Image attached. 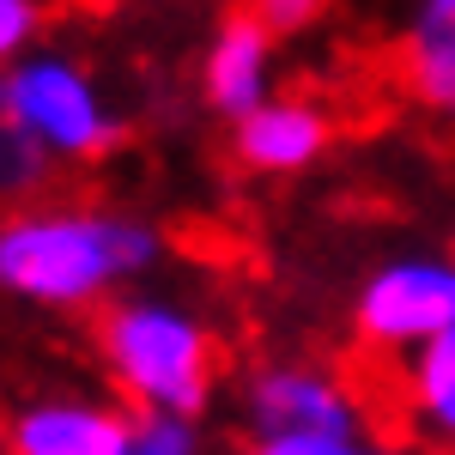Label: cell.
<instances>
[{"instance_id":"cell-10","label":"cell","mask_w":455,"mask_h":455,"mask_svg":"<svg viewBox=\"0 0 455 455\" xmlns=\"http://www.w3.org/2000/svg\"><path fill=\"white\" fill-rule=\"evenodd\" d=\"M401 395L425 437L455 443V328L419 347L413 358H401Z\"/></svg>"},{"instance_id":"cell-12","label":"cell","mask_w":455,"mask_h":455,"mask_svg":"<svg viewBox=\"0 0 455 455\" xmlns=\"http://www.w3.org/2000/svg\"><path fill=\"white\" fill-rule=\"evenodd\" d=\"M122 455H207V437H201V419L134 413V425H128V450Z\"/></svg>"},{"instance_id":"cell-6","label":"cell","mask_w":455,"mask_h":455,"mask_svg":"<svg viewBox=\"0 0 455 455\" xmlns=\"http://www.w3.org/2000/svg\"><path fill=\"white\" fill-rule=\"evenodd\" d=\"M134 413L104 395L55 388L6 419V455H122Z\"/></svg>"},{"instance_id":"cell-4","label":"cell","mask_w":455,"mask_h":455,"mask_svg":"<svg viewBox=\"0 0 455 455\" xmlns=\"http://www.w3.org/2000/svg\"><path fill=\"white\" fill-rule=\"evenodd\" d=\"M358 340L395 358H413L455 328V255L450 249H401L383 255L352 291Z\"/></svg>"},{"instance_id":"cell-5","label":"cell","mask_w":455,"mask_h":455,"mask_svg":"<svg viewBox=\"0 0 455 455\" xmlns=\"http://www.w3.org/2000/svg\"><path fill=\"white\" fill-rule=\"evenodd\" d=\"M243 413L255 437H364V401L347 377L310 358H267L249 371Z\"/></svg>"},{"instance_id":"cell-7","label":"cell","mask_w":455,"mask_h":455,"mask_svg":"<svg viewBox=\"0 0 455 455\" xmlns=\"http://www.w3.org/2000/svg\"><path fill=\"white\" fill-rule=\"evenodd\" d=\"M201 98L231 128L274 98V31L261 19H249V12L219 19V31L201 49Z\"/></svg>"},{"instance_id":"cell-8","label":"cell","mask_w":455,"mask_h":455,"mask_svg":"<svg viewBox=\"0 0 455 455\" xmlns=\"http://www.w3.org/2000/svg\"><path fill=\"white\" fill-rule=\"evenodd\" d=\"M334 140V122H328V109L310 104V98H267V104L243 116L237 128H231V152H237V164L255 176H298L322 164V152Z\"/></svg>"},{"instance_id":"cell-9","label":"cell","mask_w":455,"mask_h":455,"mask_svg":"<svg viewBox=\"0 0 455 455\" xmlns=\"http://www.w3.org/2000/svg\"><path fill=\"white\" fill-rule=\"evenodd\" d=\"M401 79L431 116L455 122V0H419L401 36Z\"/></svg>"},{"instance_id":"cell-11","label":"cell","mask_w":455,"mask_h":455,"mask_svg":"<svg viewBox=\"0 0 455 455\" xmlns=\"http://www.w3.org/2000/svg\"><path fill=\"white\" fill-rule=\"evenodd\" d=\"M55 176V158L31 140L25 116L12 109V92H6V73H0V212L36 207L43 188Z\"/></svg>"},{"instance_id":"cell-13","label":"cell","mask_w":455,"mask_h":455,"mask_svg":"<svg viewBox=\"0 0 455 455\" xmlns=\"http://www.w3.org/2000/svg\"><path fill=\"white\" fill-rule=\"evenodd\" d=\"M43 19H49V6L43 0H0V73H12L25 55H36L43 43Z\"/></svg>"},{"instance_id":"cell-1","label":"cell","mask_w":455,"mask_h":455,"mask_svg":"<svg viewBox=\"0 0 455 455\" xmlns=\"http://www.w3.org/2000/svg\"><path fill=\"white\" fill-rule=\"evenodd\" d=\"M164 261V231L140 212L36 201L0 212V298L43 315L104 310Z\"/></svg>"},{"instance_id":"cell-3","label":"cell","mask_w":455,"mask_h":455,"mask_svg":"<svg viewBox=\"0 0 455 455\" xmlns=\"http://www.w3.org/2000/svg\"><path fill=\"white\" fill-rule=\"evenodd\" d=\"M12 109L25 116L31 140L55 158V164H104L122 146L128 122L116 98L104 92V79L85 68L73 49H36L6 73Z\"/></svg>"},{"instance_id":"cell-14","label":"cell","mask_w":455,"mask_h":455,"mask_svg":"<svg viewBox=\"0 0 455 455\" xmlns=\"http://www.w3.org/2000/svg\"><path fill=\"white\" fill-rule=\"evenodd\" d=\"M249 455H401L371 437H255Z\"/></svg>"},{"instance_id":"cell-15","label":"cell","mask_w":455,"mask_h":455,"mask_svg":"<svg viewBox=\"0 0 455 455\" xmlns=\"http://www.w3.org/2000/svg\"><path fill=\"white\" fill-rule=\"evenodd\" d=\"M243 12H249V19H261L274 36H298V31H310L315 19L328 12V0H249Z\"/></svg>"},{"instance_id":"cell-2","label":"cell","mask_w":455,"mask_h":455,"mask_svg":"<svg viewBox=\"0 0 455 455\" xmlns=\"http://www.w3.org/2000/svg\"><path fill=\"white\" fill-rule=\"evenodd\" d=\"M98 364L134 413L201 419L219 388V340L212 322L176 291H122L92 322Z\"/></svg>"}]
</instances>
